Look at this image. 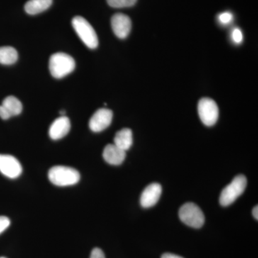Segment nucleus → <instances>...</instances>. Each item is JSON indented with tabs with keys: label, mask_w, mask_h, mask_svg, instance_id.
<instances>
[{
	"label": "nucleus",
	"mask_w": 258,
	"mask_h": 258,
	"mask_svg": "<svg viewBox=\"0 0 258 258\" xmlns=\"http://www.w3.org/2000/svg\"><path fill=\"white\" fill-rule=\"evenodd\" d=\"M50 182L56 186H68L77 184L81 179L79 171L72 167L55 166L48 172Z\"/></svg>",
	"instance_id": "obj_1"
},
{
	"label": "nucleus",
	"mask_w": 258,
	"mask_h": 258,
	"mask_svg": "<svg viewBox=\"0 0 258 258\" xmlns=\"http://www.w3.org/2000/svg\"><path fill=\"white\" fill-rule=\"evenodd\" d=\"M76 68V62L71 55L63 52H57L51 55L49 69L51 75L60 79L72 73Z\"/></svg>",
	"instance_id": "obj_2"
},
{
	"label": "nucleus",
	"mask_w": 258,
	"mask_h": 258,
	"mask_svg": "<svg viewBox=\"0 0 258 258\" xmlns=\"http://www.w3.org/2000/svg\"><path fill=\"white\" fill-rule=\"evenodd\" d=\"M72 25L86 46L91 49L98 47V39L96 32L86 19L81 16L75 17L72 20Z\"/></svg>",
	"instance_id": "obj_3"
},
{
	"label": "nucleus",
	"mask_w": 258,
	"mask_h": 258,
	"mask_svg": "<svg viewBox=\"0 0 258 258\" xmlns=\"http://www.w3.org/2000/svg\"><path fill=\"white\" fill-rule=\"evenodd\" d=\"M247 186V179L244 175L236 176L232 182L222 190L220 197L222 206L227 207L233 203L244 192Z\"/></svg>",
	"instance_id": "obj_4"
},
{
	"label": "nucleus",
	"mask_w": 258,
	"mask_h": 258,
	"mask_svg": "<svg viewBox=\"0 0 258 258\" xmlns=\"http://www.w3.org/2000/svg\"><path fill=\"white\" fill-rule=\"evenodd\" d=\"M179 216L185 225L200 228L205 223V215L198 205L191 203L184 204L179 209Z\"/></svg>",
	"instance_id": "obj_5"
},
{
	"label": "nucleus",
	"mask_w": 258,
	"mask_h": 258,
	"mask_svg": "<svg viewBox=\"0 0 258 258\" xmlns=\"http://www.w3.org/2000/svg\"><path fill=\"white\" fill-rule=\"evenodd\" d=\"M198 113L204 124L207 126L215 125L219 117V108L216 102L211 98H202L198 103Z\"/></svg>",
	"instance_id": "obj_6"
},
{
	"label": "nucleus",
	"mask_w": 258,
	"mask_h": 258,
	"mask_svg": "<svg viewBox=\"0 0 258 258\" xmlns=\"http://www.w3.org/2000/svg\"><path fill=\"white\" fill-rule=\"evenodd\" d=\"M0 172L10 179H16L21 175L23 167L13 156L0 154Z\"/></svg>",
	"instance_id": "obj_7"
},
{
	"label": "nucleus",
	"mask_w": 258,
	"mask_h": 258,
	"mask_svg": "<svg viewBox=\"0 0 258 258\" xmlns=\"http://www.w3.org/2000/svg\"><path fill=\"white\" fill-rule=\"evenodd\" d=\"M113 112L108 108H100L95 112L89 121V128L93 132H101L111 125Z\"/></svg>",
	"instance_id": "obj_8"
},
{
	"label": "nucleus",
	"mask_w": 258,
	"mask_h": 258,
	"mask_svg": "<svg viewBox=\"0 0 258 258\" xmlns=\"http://www.w3.org/2000/svg\"><path fill=\"white\" fill-rule=\"evenodd\" d=\"M111 27L115 35L118 38L125 39L128 36L132 30V21L127 15L117 13L112 17Z\"/></svg>",
	"instance_id": "obj_9"
},
{
	"label": "nucleus",
	"mask_w": 258,
	"mask_h": 258,
	"mask_svg": "<svg viewBox=\"0 0 258 258\" xmlns=\"http://www.w3.org/2000/svg\"><path fill=\"white\" fill-rule=\"evenodd\" d=\"M162 187L158 183H152L145 188L141 196V205L144 208L154 206L160 198Z\"/></svg>",
	"instance_id": "obj_10"
},
{
	"label": "nucleus",
	"mask_w": 258,
	"mask_h": 258,
	"mask_svg": "<svg viewBox=\"0 0 258 258\" xmlns=\"http://www.w3.org/2000/svg\"><path fill=\"white\" fill-rule=\"evenodd\" d=\"M71 130V121L68 117L62 115L54 120L49 128V136L53 140L63 138Z\"/></svg>",
	"instance_id": "obj_11"
},
{
	"label": "nucleus",
	"mask_w": 258,
	"mask_h": 258,
	"mask_svg": "<svg viewBox=\"0 0 258 258\" xmlns=\"http://www.w3.org/2000/svg\"><path fill=\"white\" fill-rule=\"evenodd\" d=\"M103 157L108 164L120 165L125 160V152L114 144H108L103 150Z\"/></svg>",
	"instance_id": "obj_12"
},
{
	"label": "nucleus",
	"mask_w": 258,
	"mask_h": 258,
	"mask_svg": "<svg viewBox=\"0 0 258 258\" xmlns=\"http://www.w3.org/2000/svg\"><path fill=\"white\" fill-rule=\"evenodd\" d=\"M114 144L122 150L126 152L133 144V133L129 128H123L117 132L114 138Z\"/></svg>",
	"instance_id": "obj_13"
},
{
	"label": "nucleus",
	"mask_w": 258,
	"mask_h": 258,
	"mask_svg": "<svg viewBox=\"0 0 258 258\" xmlns=\"http://www.w3.org/2000/svg\"><path fill=\"white\" fill-rule=\"evenodd\" d=\"M52 3V0H29L25 10L29 15H37L48 9Z\"/></svg>",
	"instance_id": "obj_14"
},
{
	"label": "nucleus",
	"mask_w": 258,
	"mask_h": 258,
	"mask_svg": "<svg viewBox=\"0 0 258 258\" xmlns=\"http://www.w3.org/2000/svg\"><path fill=\"white\" fill-rule=\"evenodd\" d=\"M18 59V53L14 47L10 46L0 47V63L13 64Z\"/></svg>",
	"instance_id": "obj_15"
},
{
	"label": "nucleus",
	"mask_w": 258,
	"mask_h": 258,
	"mask_svg": "<svg viewBox=\"0 0 258 258\" xmlns=\"http://www.w3.org/2000/svg\"><path fill=\"white\" fill-rule=\"evenodd\" d=\"M2 105L9 111L12 116L20 114L23 111V105H22L21 102L15 96L6 97Z\"/></svg>",
	"instance_id": "obj_16"
},
{
	"label": "nucleus",
	"mask_w": 258,
	"mask_h": 258,
	"mask_svg": "<svg viewBox=\"0 0 258 258\" xmlns=\"http://www.w3.org/2000/svg\"><path fill=\"white\" fill-rule=\"evenodd\" d=\"M137 0H107V3L114 8H129L134 6Z\"/></svg>",
	"instance_id": "obj_17"
},
{
	"label": "nucleus",
	"mask_w": 258,
	"mask_h": 258,
	"mask_svg": "<svg viewBox=\"0 0 258 258\" xmlns=\"http://www.w3.org/2000/svg\"><path fill=\"white\" fill-rule=\"evenodd\" d=\"M219 21L222 25H228L233 20V15L230 12H225L219 15Z\"/></svg>",
	"instance_id": "obj_18"
},
{
	"label": "nucleus",
	"mask_w": 258,
	"mask_h": 258,
	"mask_svg": "<svg viewBox=\"0 0 258 258\" xmlns=\"http://www.w3.org/2000/svg\"><path fill=\"white\" fill-rule=\"evenodd\" d=\"M232 40H233V41L235 42V43L240 44L242 42L243 36H242V32L241 31L240 29H234L232 33Z\"/></svg>",
	"instance_id": "obj_19"
},
{
	"label": "nucleus",
	"mask_w": 258,
	"mask_h": 258,
	"mask_svg": "<svg viewBox=\"0 0 258 258\" xmlns=\"http://www.w3.org/2000/svg\"><path fill=\"white\" fill-rule=\"evenodd\" d=\"M10 225V220L8 217L0 216V234L3 233Z\"/></svg>",
	"instance_id": "obj_20"
},
{
	"label": "nucleus",
	"mask_w": 258,
	"mask_h": 258,
	"mask_svg": "<svg viewBox=\"0 0 258 258\" xmlns=\"http://www.w3.org/2000/svg\"><path fill=\"white\" fill-rule=\"evenodd\" d=\"M90 258H106V257H105V254L103 253L102 249L96 247V248L93 249L92 252H91V257H90Z\"/></svg>",
	"instance_id": "obj_21"
},
{
	"label": "nucleus",
	"mask_w": 258,
	"mask_h": 258,
	"mask_svg": "<svg viewBox=\"0 0 258 258\" xmlns=\"http://www.w3.org/2000/svg\"><path fill=\"white\" fill-rule=\"evenodd\" d=\"M12 115L9 113V111L5 108L3 105L0 106V118H3V120H8L11 118Z\"/></svg>",
	"instance_id": "obj_22"
},
{
	"label": "nucleus",
	"mask_w": 258,
	"mask_h": 258,
	"mask_svg": "<svg viewBox=\"0 0 258 258\" xmlns=\"http://www.w3.org/2000/svg\"><path fill=\"white\" fill-rule=\"evenodd\" d=\"M161 258H184L181 256L176 255V254L171 253H165L161 256Z\"/></svg>",
	"instance_id": "obj_23"
},
{
	"label": "nucleus",
	"mask_w": 258,
	"mask_h": 258,
	"mask_svg": "<svg viewBox=\"0 0 258 258\" xmlns=\"http://www.w3.org/2000/svg\"><path fill=\"white\" fill-rule=\"evenodd\" d=\"M252 215H253L254 218L256 220H258L257 205H256V206L253 208V210H252Z\"/></svg>",
	"instance_id": "obj_24"
},
{
	"label": "nucleus",
	"mask_w": 258,
	"mask_h": 258,
	"mask_svg": "<svg viewBox=\"0 0 258 258\" xmlns=\"http://www.w3.org/2000/svg\"><path fill=\"white\" fill-rule=\"evenodd\" d=\"M60 114H62V115L66 114V111H61L60 112Z\"/></svg>",
	"instance_id": "obj_25"
},
{
	"label": "nucleus",
	"mask_w": 258,
	"mask_h": 258,
	"mask_svg": "<svg viewBox=\"0 0 258 258\" xmlns=\"http://www.w3.org/2000/svg\"><path fill=\"white\" fill-rule=\"evenodd\" d=\"M0 258H5V257H0Z\"/></svg>",
	"instance_id": "obj_26"
}]
</instances>
